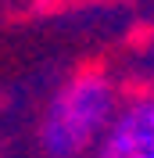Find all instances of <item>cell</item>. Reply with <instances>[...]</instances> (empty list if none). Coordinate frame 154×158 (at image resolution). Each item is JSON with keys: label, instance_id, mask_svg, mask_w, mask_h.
Here are the masks:
<instances>
[{"label": "cell", "instance_id": "2", "mask_svg": "<svg viewBox=\"0 0 154 158\" xmlns=\"http://www.w3.org/2000/svg\"><path fill=\"white\" fill-rule=\"evenodd\" d=\"M154 155V97L125 108L115 122H107L100 158H147Z\"/></svg>", "mask_w": 154, "mask_h": 158}, {"label": "cell", "instance_id": "3", "mask_svg": "<svg viewBox=\"0 0 154 158\" xmlns=\"http://www.w3.org/2000/svg\"><path fill=\"white\" fill-rule=\"evenodd\" d=\"M147 158H154V155H147Z\"/></svg>", "mask_w": 154, "mask_h": 158}, {"label": "cell", "instance_id": "1", "mask_svg": "<svg viewBox=\"0 0 154 158\" xmlns=\"http://www.w3.org/2000/svg\"><path fill=\"white\" fill-rule=\"evenodd\" d=\"M115 94L100 76H79L61 90L43 122V148L50 158H75L111 122Z\"/></svg>", "mask_w": 154, "mask_h": 158}]
</instances>
